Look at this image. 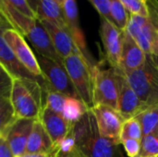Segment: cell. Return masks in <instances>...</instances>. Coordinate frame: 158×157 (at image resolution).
I'll use <instances>...</instances> for the list:
<instances>
[{"instance_id":"cell-34","label":"cell","mask_w":158,"mask_h":157,"mask_svg":"<svg viewBox=\"0 0 158 157\" xmlns=\"http://www.w3.org/2000/svg\"><path fill=\"white\" fill-rule=\"evenodd\" d=\"M0 157H15L8 142L3 134H0Z\"/></svg>"},{"instance_id":"cell-13","label":"cell","mask_w":158,"mask_h":157,"mask_svg":"<svg viewBox=\"0 0 158 157\" xmlns=\"http://www.w3.org/2000/svg\"><path fill=\"white\" fill-rule=\"evenodd\" d=\"M147 108L133 91L125 75L118 69V111L125 120L133 118Z\"/></svg>"},{"instance_id":"cell-33","label":"cell","mask_w":158,"mask_h":157,"mask_svg":"<svg viewBox=\"0 0 158 157\" xmlns=\"http://www.w3.org/2000/svg\"><path fill=\"white\" fill-rule=\"evenodd\" d=\"M127 155L129 157H136L139 155L141 151V141L134 139H126L121 141Z\"/></svg>"},{"instance_id":"cell-36","label":"cell","mask_w":158,"mask_h":157,"mask_svg":"<svg viewBox=\"0 0 158 157\" xmlns=\"http://www.w3.org/2000/svg\"><path fill=\"white\" fill-rule=\"evenodd\" d=\"M26 1H27L29 6L31 7V9L36 15V10H37V7H38V5H39L40 0H26Z\"/></svg>"},{"instance_id":"cell-7","label":"cell","mask_w":158,"mask_h":157,"mask_svg":"<svg viewBox=\"0 0 158 157\" xmlns=\"http://www.w3.org/2000/svg\"><path fill=\"white\" fill-rule=\"evenodd\" d=\"M35 55L42 74L48 83L50 91L58 92L69 97L79 98L64 65L48 57L40 56L37 53Z\"/></svg>"},{"instance_id":"cell-8","label":"cell","mask_w":158,"mask_h":157,"mask_svg":"<svg viewBox=\"0 0 158 157\" xmlns=\"http://www.w3.org/2000/svg\"><path fill=\"white\" fill-rule=\"evenodd\" d=\"M125 31L146 55L158 56V29L149 18L130 15Z\"/></svg>"},{"instance_id":"cell-3","label":"cell","mask_w":158,"mask_h":157,"mask_svg":"<svg viewBox=\"0 0 158 157\" xmlns=\"http://www.w3.org/2000/svg\"><path fill=\"white\" fill-rule=\"evenodd\" d=\"M9 100L16 119L39 120L45 105V93L37 81L14 79Z\"/></svg>"},{"instance_id":"cell-17","label":"cell","mask_w":158,"mask_h":157,"mask_svg":"<svg viewBox=\"0 0 158 157\" xmlns=\"http://www.w3.org/2000/svg\"><path fill=\"white\" fill-rule=\"evenodd\" d=\"M146 56L147 55L141 49L134 39L124 31L122 50L118 68L123 73L138 69L144 65Z\"/></svg>"},{"instance_id":"cell-26","label":"cell","mask_w":158,"mask_h":157,"mask_svg":"<svg viewBox=\"0 0 158 157\" xmlns=\"http://www.w3.org/2000/svg\"><path fill=\"white\" fill-rule=\"evenodd\" d=\"M143 138V130L139 121L133 118L125 120L120 132V143L126 139H134L141 141Z\"/></svg>"},{"instance_id":"cell-35","label":"cell","mask_w":158,"mask_h":157,"mask_svg":"<svg viewBox=\"0 0 158 157\" xmlns=\"http://www.w3.org/2000/svg\"><path fill=\"white\" fill-rule=\"evenodd\" d=\"M60 148H56L53 152L48 154H25L19 157H59Z\"/></svg>"},{"instance_id":"cell-40","label":"cell","mask_w":158,"mask_h":157,"mask_svg":"<svg viewBox=\"0 0 158 157\" xmlns=\"http://www.w3.org/2000/svg\"><path fill=\"white\" fill-rule=\"evenodd\" d=\"M136 157H141V156H136ZM156 157H158V156H156Z\"/></svg>"},{"instance_id":"cell-32","label":"cell","mask_w":158,"mask_h":157,"mask_svg":"<svg viewBox=\"0 0 158 157\" xmlns=\"http://www.w3.org/2000/svg\"><path fill=\"white\" fill-rule=\"evenodd\" d=\"M4 3L7 4L8 6H12L16 10H18L19 13L30 17V18H36V15L33 13V11L29 6L26 0H2Z\"/></svg>"},{"instance_id":"cell-24","label":"cell","mask_w":158,"mask_h":157,"mask_svg":"<svg viewBox=\"0 0 158 157\" xmlns=\"http://www.w3.org/2000/svg\"><path fill=\"white\" fill-rule=\"evenodd\" d=\"M138 156H158V130L146 136H143L141 140V151Z\"/></svg>"},{"instance_id":"cell-11","label":"cell","mask_w":158,"mask_h":157,"mask_svg":"<svg viewBox=\"0 0 158 157\" xmlns=\"http://www.w3.org/2000/svg\"><path fill=\"white\" fill-rule=\"evenodd\" d=\"M90 110L94 116L100 135L120 142V132L125 119L119 112L105 105H95Z\"/></svg>"},{"instance_id":"cell-31","label":"cell","mask_w":158,"mask_h":157,"mask_svg":"<svg viewBox=\"0 0 158 157\" xmlns=\"http://www.w3.org/2000/svg\"><path fill=\"white\" fill-rule=\"evenodd\" d=\"M100 14L101 18L113 23L110 11V0H88Z\"/></svg>"},{"instance_id":"cell-1","label":"cell","mask_w":158,"mask_h":157,"mask_svg":"<svg viewBox=\"0 0 158 157\" xmlns=\"http://www.w3.org/2000/svg\"><path fill=\"white\" fill-rule=\"evenodd\" d=\"M69 136L86 157H123L119 149L121 143L100 135L90 109L78 122L72 124Z\"/></svg>"},{"instance_id":"cell-16","label":"cell","mask_w":158,"mask_h":157,"mask_svg":"<svg viewBox=\"0 0 158 157\" xmlns=\"http://www.w3.org/2000/svg\"><path fill=\"white\" fill-rule=\"evenodd\" d=\"M35 120L16 119L2 133L9 143L15 157H19L26 153V145Z\"/></svg>"},{"instance_id":"cell-25","label":"cell","mask_w":158,"mask_h":157,"mask_svg":"<svg viewBox=\"0 0 158 157\" xmlns=\"http://www.w3.org/2000/svg\"><path fill=\"white\" fill-rule=\"evenodd\" d=\"M15 120L16 118L10 100L7 98H0V134Z\"/></svg>"},{"instance_id":"cell-15","label":"cell","mask_w":158,"mask_h":157,"mask_svg":"<svg viewBox=\"0 0 158 157\" xmlns=\"http://www.w3.org/2000/svg\"><path fill=\"white\" fill-rule=\"evenodd\" d=\"M41 22L46 29L53 45L62 60L72 54H82L75 43L69 29L60 27L48 20H41Z\"/></svg>"},{"instance_id":"cell-22","label":"cell","mask_w":158,"mask_h":157,"mask_svg":"<svg viewBox=\"0 0 158 157\" xmlns=\"http://www.w3.org/2000/svg\"><path fill=\"white\" fill-rule=\"evenodd\" d=\"M135 118L142 127L143 136H146L158 130V106L144 110L135 117Z\"/></svg>"},{"instance_id":"cell-9","label":"cell","mask_w":158,"mask_h":157,"mask_svg":"<svg viewBox=\"0 0 158 157\" xmlns=\"http://www.w3.org/2000/svg\"><path fill=\"white\" fill-rule=\"evenodd\" d=\"M3 37L24 68L35 77L44 79L40 69L36 55L31 49L25 38L13 28L6 29L3 33Z\"/></svg>"},{"instance_id":"cell-18","label":"cell","mask_w":158,"mask_h":157,"mask_svg":"<svg viewBox=\"0 0 158 157\" xmlns=\"http://www.w3.org/2000/svg\"><path fill=\"white\" fill-rule=\"evenodd\" d=\"M64 16L67 23V27L72 35L75 43H77L80 50L82 52L86 59L93 65L91 56L88 53L85 37L83 34V31L80 25V19H79V9L76 0H65L62 4Z\"/></svg>"},{"instance_id":"cell-37","label":"cell","mask_w":158,"mask_h":157,"mask_svg":"<svg viewBox=\"0 0 158 157\" xmlns=\"http://www.w3.org/2000/svg\"><path fill=\"white\" fill-rule=\"evenodd\" d=\"M3 27H7V28H12L11 25L8 23V21L6 20V19L4 17V15L0 12V28Z\"/></svg>"},{"instance_id":"cell-5","label":"cell","mask_w":158,"mask_h":157,"mask_svg":"<svg viewBox=\"0 0 158 157\" xmlns=\"http://www.w3.org/2000/svg\"><path fill=\"white\" fill-rule=\"evenodd\" d=\"M123 74L147 109L158 106V73L149 55L143 67Z\"/></svg>"},{"instance_id":"cell-14","label":"cell","mask_w":158,"mask_h":157,"mask_svg":"<svg viewBox=\"0 0 158 157\" xmlns=\"http://www.w3.org/2000/svg\"><path fill=\"white\" fill-rule=\"evenodd\" d=\"M39 120L43 123L56 147L61 145L71 130L72 124L65 119L62 115L52 111L47 106H44L42 110Z\"/></svg>"},{"instance_id":"cell-30","label":"cell","mask_w":158,"mask_h":157,"mask_svg":"<svg viewBox=\"0 0 158 157\" xmlns=\"http://www.w3.org/2000/svg\"><path fill=\"white\" fill-rule=\"evenodd\" d=\"M59 157H86L83 153L74 145L72 139L68 136L59 146Z\"/></svg>"},{"instance_id":"cell-10","label":"cell","mask_w":158,"mask_h":157,"mask_svg":"<svg viewBox=\"0 0 158 157\" xmlns=\"http://www.w3.org/2000/svg\"><path fill=\"white\" fill-rule=\"evenodd\" d=\"M7 27L0 28V66L3 67L12 77L13 79L19 80H27V81H34L39 83L43 92L46 94L48 91H50L48 83L44 79H39L32 75L29 70H27L24 66L18 60L15 54L6 43L3 37V33Z\"/></svg>"},{"instance_id":"cell-19","label":"cell","mask_w":158,"mask_h":157,"mask_svg":"<svg viewBox=\"0 0 158 157\" xmlns=\"http://www.w3.org/2000/svg\"><path fill=\"white\" fill-rule=\"evenodd\" d=\"M56 148L41 120H35L30 133L25 154H48Z\"/></svg>"},{"instance_id":"cell-29","label":"cell","mask_w":158,"mask_h":157,"mask_svg":"<svg viewBox=\"0 0 158 157\" xmlns=\"http://www.w3.org/2000/svg\"><path fill=\"white\" fill-rule=\"evenodd\" d=\"M13 81V77L0 66V98H10Z\"/></svg>"},{"instance_id":"cell-6","label":"cell","mask_w":158,"mask_h":157,"mask_svg":"<svg viewBox=\"0 0 158 157\" xmlns=\"http://www.w3.org/2000/svg\"><path fill=\"white\" fill-rule=\"evenodd\" d=\"M94 105H105L118 110V68L100 69L94 66Z\"/></svg>"},{"instance_id":"cell-20","label":"cell","mask_w":158,"mask_h":157,"mask_svg":"<svg viewBox=\"0 0 158 157\" xmlns=\"http://www.w3.org/2000/svg\"><path fill=\"white\" fill-rule=\"evenodd\" d=\"M36 18L40 20L51 21L68 29L62 5L55 0H40L36 10Z\"/></svg>"},{"instance_id":"cell-38","label":"cell","mask_w":158,"mask_h":157,"mask_svg":"<svg viewBox=\"0 0 158 157\" xmlns=\"http://www.w3.org/2000/svg\"><path fill=\"white\" fill-rule=\"evenodd\" d=\"M149 56H150L151 60H152V62H153V64H154V66H155L158 73V56H152V55H149Z\"/></svg>"},{"instance_id":"cell-12","label":"cell","mask_w":158,"mask_h":157,"mask_svg":"<svg viewBox=\"0 0 158 157\" xmlns=\"http://www.w3.org/2000/svg\"><path fill=\"white\" fill-rule=\"evenodd\" d=\"M123 31L113 23L101 18L100 37L106 60L111 68H118L123 43Z\"/></svg>"},{"instance_id":"cell-21","label":"cell","mask_w":158,"mask_h":157,"mask_svg":"<svg viewBox=\"0 0 158 157\" xmlns=\"http://www.w3.org/2000/svg\"><path fill=\"white\" fill-rule=\"evenodd\" d=\"M88 111L89 108L81 99L74 97H67L62 116L69 123L74 124L78 122Z\"/></svg>"},{"instance_id":"cell-23","label":"cell","mask_w":158,"mask_h":157,"mask_svg":"<svg viewBox=\"0 0 158 157\" xmlns=\"http://www.w3.org/2000/svg\"><path fill=\"white\" fill-rule=\"evenodd\" d=\"M110 11L113 24L119 30L125 31L129 23L130 14L122 3L119 0H110Z\"/></svg>"},{"instance_id":"cell-28","label":"cell","mask_w":158,"mask_h":157,"mask_svg":"<svg viewBox=\"0 0 158 157\" xmlns=\"http://www.w3.org/2000/svg\"><path fill=\"white\" fill-rule=\"evenodd\" d=\"M130 15L148 18V0H119Z\"/></svg>"},{"instance_id":"cell-39","label":"cell","mask_w":158,"mask_h":157,"mask_svg":"<svg viewBox=\"0 0 158 157\" xmlns=\"http://www.w3.org/2000/svg\"><path fill=\"white\" fill-rule=\"evenodd\" d=\"M55 1H56V2H57V3H59L60 5H62V4L64 3V1H65V0H55Z\"/></svg>"},{"instance_id":"cell-4","label":"cell","mask_w":158,"mask_h":157,"mask_svg":"<svg viewBox=\"0 0 158 157\" xmlns=\"http://www.w3.org/2000/svg\"><path fill=\"white\" fill-rule=\"evenodd\" d=\"M63 65L72 81L79 98L91 109L94 106V68L81 53H76L63 59Z\"/></svg>"},{"instance_id":"cell-2","label":"cell","mask_w":158,"mask_h":157,"mask_svg":"<svg viewBox=\"0 0 158 157\" xmlns=\"http://www.w3.org/2000/svg\"><path fill=\"white\" fill-rule=\"evenodd\" d=\"M0 12L13 29L29 40L38 55L63 64V60L56 53L50 36L40 19L19 13L2 0H0Z\"/></svg>"},{"instance_id":"cell-27","label":"cell","mask_w":158,"mask_h":157,"mask_svg":"<svg viewBox=\"0 0 158 157\" xmlns=\"http://www.w3.org/2000/svg\"><path fill=\"white\" fill-rule=\"evenodd\" d=\"M69 96H66L63 93H60L56 91H48L45 94V105L48 108H50L52 111L62 115L64 105L66 102V99Z\"/></svg>"}]
</instances>
